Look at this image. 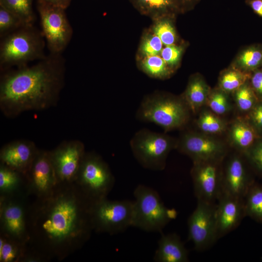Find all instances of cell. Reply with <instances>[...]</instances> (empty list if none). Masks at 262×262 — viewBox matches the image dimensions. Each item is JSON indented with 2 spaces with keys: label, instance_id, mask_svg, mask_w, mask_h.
<instances>
[{
  "label": "cell",
  "instance_id": "cell-1",
  "mask_svg": "<svg viewBox=\"0 0 262 262\" xmlns=\"http://www.w3.org/2000/svg\"><path fill=\"white\" fill-rule=\"evenodd\" d=\"M93 201L73 183L57 184L31 202L27 246L46 262L62 261L82 247L93 231Z\"/></svg>",
  "mask_w": 262,
  "mask_h": 262
},
{
  "label": "cell",
  "instance_id": "cell-12",
  "mask_svg": "<svg viewBox=\"0 0 262 262\" xmlns=\"http://www.w3.org/2000/svg\"><path fill=\"white\" fill-rule=\"evenodd\" d=\"M85 152L83 143L78 140L63 141L49 150L57 184L74 183Z\"/></svg>",
  "mask_w": 262,
  "mask_h": 262
},
{
  "label": "cell",
  "instance_id": "cell-25",
  "mask_svg": "<svg viewBox=\"0 0 262 262\" xmlns=\"http://www.w3.org/2000/svg\"><path fill=\"white\" fill-rule=\"evenodd\" d=\"M0 5L16 15L25 26L33 25L32 0H0Z\"/></svg>",
  "mask_w": 262,
  "mask_h": 262
},
{
  "label": "cell",
  "instance_id": "cell-29",
  "mask_svg": "<svg viewBox=\"0 0 262 262\" xmlns=\"http://www.w3.org/2000/svg\"><path fill=\"white\" fill-rule=\"evenodd\" d=\"M238 63L245 70L256 69L262 64V49L257 47L246 49L241 53Z\"/></svg>",
  "mask_w": 262,
  "mask_h": 262
},
{
  "label": "cell",
  "instance_id": "cell-4",
  "mask_svg": "<svg viewBox=\"0 0 262 262\" xmlns=\"http://www.w3.org/2000/svg\"><path fill=\"white\" fill-rule=\"evenodd\" d=\"M133 195L131 227L147 232H161L176 217V211L167 208L153 189L140 184Z\"/></svg>",
  "mask_w": 262,
  "mask_h": 262
},
{
  "label": "cell",
  "instance_id": "cell-15",
  "mask_svg": "<svg viewBox=\"0 0 262 262\" xmlns=\"http://www.w3.org/2000/svg\"><path fill=\"white\" fill-rule=\"evenodd\" d=\"M194 162L221 159L224 149L221 144L209 137L187 132L177 141L176 147Z\"/></svg>",
  "mask_w": 262,
  "mask_h": 262
},
{
  "label": "cell",
  "instance_id": "cell-18",
  "mask_svg": "<svg viewBox=\"0 0 262 262\" xmlns=\"http://www.w3.org/2000/svg\"><path fill=\"white\" fill-rule=\"evenodd\" d=\"M252 185L241 159L232 158L223 175V193L244 199Z\"/></svg>",
  "mask_w": 262,
  "mask_h": 262
},
{
  "label": "cell",
  "instance_id": "cell-43",
  "mask_svg": "<svg viewBox=\"0 0 262 262\" xmlns=\"http://www.w3.org/2000/svg\"></svg>",
  "mask_w": 262,
  "mask_h": 262
},
{
  "label": "cell",
  "instance_id": "cell-31",
  "mask_svg": "<svg viewBox=\"0 0 262 262\" xmlns=\"http://www.w3.org/2000/svg\"><path fill=\"white\" fill-rule=\"evenodd\" d=\"M23 26H26L16 15L0 5V34L1 37L13 30Z\"/></svg>",
  "mask_w": 262,
  "mask_h": 262
},
{
  "label": "cell",
  "instance_id": "cell-11",
  "mask_svg": "<svg viewBox=\"0 0 262 262\" xmlns=\"http://www.w3.org/2000/svg\"><path fill=\"white\" fill-rule=\"evenodd\" d=\"M216 206V203L197 200L196 209L188 218V239L197 251L209 248L218 240Z\"/></svg>",
  "mask_w": 262,
  "mask_h": 262
},
{
  "label": "cell",
  "instance_id": "cell-35",
  "mask_svg": "<svg viewBox=\"0 0 262 262\" xmlns=\"http://www.w3.org/2000/svg\"><path fill=\"white\" fill-rule=\"evenodd\" d=\"M207 103L211 110L216 115L226 113L229 109V103L225 95L221 91H216L209 95Z\"/></svg>",
  "mask_w": 262,
  "mask_h": 262
},
{
  "label": "cell",
  "instance_id": "cell-21",
  "mask_svg": "<svg viewBox=\"0 0 262 262\" xmlns=\"http://www.w3.org/2000/svg\"><path fill=\"white\" fill-rule=\"evenodd\" d=\"M209 91L204 82L199 78L192 79L189 82L183 98L193 112L206 102Z\"/></svg>",
  "mask_w": 262,
  "mask_h": 262
},
{
  "label": "cell",
  "instance_id": "cell-24",
  "mask_svg": "<svg viewBox=\"0 0 262 262\" xmlns=\"http://www.w3.org/2000/svg\"><path fill=\"white\" fill-rule=\"evenodd\" d=\"M246 216L262 223V185H253L244 198Z\"/></svg>",
  "mask_w": 262,
  "mask_h": 262
},
{
  "label": "cell",
  "instance_id": "cell-16",
  "mask_svg": "<svg viewBox=\"0 0 262 262\" xmlns=\"http://www.w3.org/2000/svg\"><path fill=\"white\" fill-rule=\"evenodd\" d=\"M245 216L244 199L223 193L216 206L217 239L236 229Z\"/></svg>",
  "mask_w": 262,
  "mask_h": 262
},
{
  "label": "cell",
  "instance_id": "cell-28",
  "mask_svg": "<svg viewBox=\"0 0 262 262\" xmlns=\"http://www.w3.org/2000/svg\"><path fill=\"white\" fill-rule=\"evenodd\" d=\"M138 7L147 14L156 16L165 15L174 9L175 0H134Z\"/></svg>",
  "mask_w": 262,
  "mask_h": 262
},
{
  "label": "cell",
  "instance_id": "cell-5",
  "mask_svg": "<svg viewBox=\"0 0 262 262\" xmlns=\"http://www.w3.org/2000/svg\"><path fill=\"white\" fill-rule=\"evenodd\" d=\"M44 43L32 26L18 29L5 37L0 44L1 68L13 66L19 67L35 59H43Z\"/></svg>",
  "mask_w": 262,
  "mask_h": 262
},
{
  "label": "cell",
  "instance_id": "cell-14",
  "mask_svg": "<svg viewBox=\"0 0 262 262\" xmlns=\"http://www.w3.org/2000/svg\"><path fill=\"white\" fill-rule=\"evenodd\" d=\"M29 196L41 198L49 195L57 184L49 150L39 149L26 174Z\"/></svg>",
  "mask_w": 262,
  "mask_h": 262
},
{
  "label": "cell",
  "instance_id": "cell-30",
  "mask_svg": "<svg viewBox=\"0 0 262 262\" xmlns=\"http://www.w3.org/2000/svg\"><path fill=\"white\" fill-rule=\"evenodd\" d=\"M198 127L204 132L218 134L224 131V122L213 114L205 112L200 115L197 122Z\"/></svg>",
  "mask_w": 262,
  "mask_h": 262
},
{
  "label": "cell",
  "instance_id": "cell-38",
  "mask_svg": "<svg viewBox=\"0 0 262 262\" xmlns=\"http://www.w3.org/2000/svg\"><path fill=\"white\" fill-rule=\"evenodd\" d=\"M250 117L256 128L262 131V103L256 104L251 110Z\"/></svg>",
  "mask_w": 262,
  "mask_h": 262
},
{
  "label": "cell",
  "instance_id": "cell-3",
  "mask_svg": "<svg viewBox=\"0 0 262 262\" xmlns=\"http://www.w3.org/2000/svg\"><path fill=\"white\" fill-rule=\"evenodd\" d=\"M190 110L183 98L155 93L142 100L136 116L157 124L166 132L183 127L189 120Z\"/></svg>",
  "mask_w": 262,
  "mask_h": 262
},
{
  "label": "cell",
  "instance_id": "cell-9",
  "mask_svg": "<svg viewBox=\"0 0 262 262\" xmlns=\"http://www.w3.org/2000/svg\"><path fill=\"white\" fill-rule=\"evenodd\" d=\"M29 196H0V234L23 245L29 241Z\"/></svg>",
  "mask_w": 262,
  "mask_h": 262
},
{
  "label": "cell",
  "instance_id": "cell-2",
  "mask_svg": "<svg viewBox=\"0 0 262 262\" xmlns=\"http://www.w3.org/2000/svg\"><path fill=\"white\" fill-rule=\"evenodd\" d=\"M58 54L4 74L0 81V109L8 118L55 106L64 86L65 68Z\"/></svg>",
  "mask_w": 262,
  "mask_h": 262
},
{
  "label": "cell",
  "instance_id": "cell-37",
  "mask_svg": "<svg viewBox=\"0 0 262 262\" xmlns=\"http://www.w3.org/2000/svg\"><path fill=\"white\" fill-rule=\"evenodd\" d=\"M247 155L255 166L262 172V141H260L252 147Z\"/></svg>",
  "mask_w": 262,
  "mask_h": 262
},
{
  "label": "cell",
  "instance_id": "cell-6",
  "mask_svg": "<svg viewBox=\"0 0 262 262\" xmlns=\"http://www.w3.org/2000/svg\"><path fill=\"white\" fill-rule=\"evenodd\" d=\"M177 140L165 134L146 129L137 131L130 141L135 158L144 168L155 171L164 169L170 151Z\"/></svg>",
  "mask_w": 262,
  "mask_h": 262
},
{
  "label": "cell",
  "instance_id": "cell-8",
  "mask_svg": "<svg viewBox=\"0 0 262 262\" xmlns=\"http://www.w3.org/2000/svg\"><path fill=\"white\" fill-rule=\"evenodd\" d=\"M133 201L111 200L107 197L93 202L91 221L93 231L110 235L132 226Z\"/></svg>",
  "mask_w": 262,
  "mask_h": 262
},
{
  "label": "cell",
  "instance_id": "cell-20",
  "mask_svg": "<svg viewBox=\"0 0 262 262\" xmlns=\"http://www.w3.org/2000/svg\"><path fill=\"white\" fill-rule=\"evenodd\" d=\"M22 194L29 195L26 174L0 163V196Z\"/></svg>",
  "mask_w": 262,
  "mask_h": 262
},
{
  "label": "cell",
  "instance_id": "cell-13",
  "mask_svg": "<svg viewBox=\"0 0 262 262\" xmlns=\"http://www.w3.org/2000/svg\"><path fill=\"white\" fill-rule=\"evenodd\" d=\"M220 160L194 162L191 175L197 200L215 203L222 194L223 175L218 164Z\"/></svg>",
  "mask_w": 262,
  "mask_h": 262
},
{
  "label": "cell",
  "instance_id": "cell-22",
  "mask_svg": "<svg viewBox=\"0 0 262 262\" xmlns=\"http://www.w3.org/2000/svg\"><path fill=\"white\" fill-rule=\"evenodd\" d=\"M27 245L0 234V262H20Z\"/></svg>",
  "mask_w": 262,
  "mask_h": 262
},
{
  "label": "cell",
  "instance_id": "cell-10",
  "mask_svg": "<svg viewBox=\"0 0 262 262\" xmlns=\"http://www.w3.org/2000/svg\"><path fill=\"white\" fill-rule=\"evenodd\" d=\"M65 9L38 2L42 32L52 54H59L68 45L72 29Z\"/></svg>",
  "mask_w": 262,
  "mask_h": 262
},
{
  "label": "cell",
  "instance_id": "cell-19",
  "mask_svg": "<svg viewBox=\"0 0 262 262\" xmlns=\"http://www.w3.org/2000/svg\"><path fill=\"white\" fill-rule=\"evenodd\" d=\"M157 262H187L188 252L176 233L162 234L154 256Z\"/></svg>",
  "mask_w": 262,
  "mask_h": 262
},
{
  "label": "cell",
  "instance_id": "cell-36",
  "mask_svg": "<svg viewBox=\"0 0 262 262\" xmlns=\"http://www.w3.org/2000/svg\"><path fill=\"white\" fill-rule=\"evenodd\" d=\"M182 49L175 45L165 46L163 49L161 55L167 66H174L176 65L180 58Z\"/></svg>",
  "mask_w": 262,
  "mask_h": 262
},
{
  "label": "cell",
  "instance_id": "cell-34",
  "mask_svg": "<svg viewBox=\"0 0 262 262\" xmlns=\"http://www.w3.org/2000/svg\"><path fill=\"white\" fill-rule=\"evenodd\" d=\"M163 43L160 38L155 35L147 36L142 42L141 51L145 57L159 55L163 49Z\"/></svg>",
  "mask_w": 262,
  "mask_h": 262
},
{
  "label": "cell",
  "instance_id": "cell-17",
  "mask_svg": "<svg viewBox=\"0 0 262 262\" xmlns=\"http://www.w3.org/2000/svg\"><path fill=\"white\" fill-rule=\"evenodd\" d=\"M39 149L32 141L18 140L4 145L0 150V163L26 174Z\"/></svg>",
  "mask_w": 262,
  "mask_h": 262
},
{
  "label": "cell",
  "instance_id": "cell-42",
  "mask_svg": "<svg viewBox=\"0 0 262 262\" xmlns=\"http://www.w3.org/2000/svg\"><path fill=\"white\" fill-rule=\"evenodd\" d=\"M176 3H180L184 7H190L193 6L198 0H175Z\"/></svg>",
  "mask_w": 262,
  "mask_h": 262
},
{
  "label": "cell",
  "instance_id": "cell-39",
  "mask_svg": "<svg viewBox=\"0 0 262 262\" xmlns=\"http://www.w3.org/2000/svg\"><path fill=\"white\" fill-rule=\"evenodd\" d=\"M251 84L253 90L262 96V71L257 70L251 78Z\"/></svg>",
  "mask_w": 262,
  "mask_h": 262
},
{
  "label": "cell",
  "instance_id": "cell-26",
  "mask_svg": "<svg viewBox=\"0 0 262 262\" xmlns=\"http://www.w3.org/2000/svg\"><path fill=\"white\" fill-rule=\"evenodd\" d=\"M141 66L146 74L154 78H165L170 73L168 66L159 55L145 57Z\"/></svg>",
  "mask_w": 262,
  "mask_h": 262
},
{
  "label": "cell",
  "instance_id": "cell-41",
  "mask_svg": "<svg viewBox=\"0 0 262 262\" xmlns=\"http://www.w3.org/2000/svg\"><path fill=\"white\" fill-rule=\"evenodd\" d=\"M248 2L252 10L262 17V0H248Z\"/></svg>",
  "mask_w": 262,
  "mask_h": 262
},
{
  "label": "cell",
  "instance_id": "cell-33",
  "mask_svg": "<svg viewBox=\"0 0 262 262\" xmlns=\"http://www.w3.org/2000/svg\"><path fill=\"white\" fill-rule=\"evenodd\" d=\"M235 100L238 108L243 111L251 110L256 104L253 90L246 85H243L236 91Z\"/></svg>",
  "mask_w": 262,
  "mask_h": 262
},
{
  "label": "cell",
  "instance_id": "cell-40",
  "mask_svg": "<svg viewBox=\"0 0 262 262\" xmlns=\"http://www.w3.org/2000/svg\"><path fill=\"white\" fill-rule=\"evenodd\" d=\"M71 0H39L38 2L66 9Z\"/></svg>",
  "mask_w": 262,
  "mask_h": 262
},
{
  "label": "cell",
  "instance_id": "cell-32",
  "mask_svg": "<svg viewBox=\"0 0 262 262\" xmlns=\"http://www.w3.org/2000/svg\"><path fill=\"white\" fill-rule=\"evenodd\" d=\"M167 19L159 20L154 26V34L158 36L165 46L174 45L176 41L175 29Z\"/></svg>",
  "mask_w": 262,
  "mask_h": 262
},
{
  "label": "cell",
  "instance_id": "cell-7",
  "mask_svg": "<svg viewBox=\"0 0 262 262\" xmlns=\"http://www.w3.org/2000/svg\"><path fill=\"white\" fill-rule=\"evenodd\" d=\"M74 183L93 201L107 197L115 184L107 164L94 152H85Z\"/></svg>",
  "mask_w": 262,
  "mask_h": 262
},
{
  "label": "cell",
  "instance_id": "cell-27",
  "mask_svg": "<svg viewBox=\"0 0 262 262\" xmlns=\"http://www.w3.org/2000/svg\"><path fill=\"white\" fill-rule=\"evenodd\" d=\"M249 75L236 69H229L225 72L221 77L220 85L225 92L237 91L244 85Z\"/></svg>",
  "mask_w": 262,
  "mask_h": 262
},
{
  "label": "cell",
  "instance_id": "cell-23",
  "mask_svg": "<svg viewBox=\"0 0 262 262\" xmlns=\"http://www.w3.org/2000/svg\"><path fill=\"white\" fill-rule=\"evenodd\" d=\"M230 134L235 144L244 149L249 148L257 137L256 132L252 127L243 121H237L233 124Z\"/></svg>",
  "mask_w": 262,
  "mask_h": 262
}]
</instances>
